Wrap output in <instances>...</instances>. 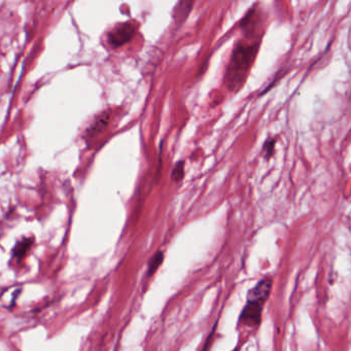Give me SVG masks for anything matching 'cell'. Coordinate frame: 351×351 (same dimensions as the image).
<instances>
[{"instance_id":"5b68a950","label":"cell","mask_w":351,"mask_h":351,"mask_svg":"<svg viewBox=\"0 0 351 351\" xmlns=\"http://www.w3.org/2000/svg\"><path fill=\"white\" fill-rule=\"evenodd\" d=\"M110 115L109 114H103L100 116L97 121L94 123V125L91 127V129L88 131L89 134L91 136H94L96 135L97 133H99L100 131H102L107 125H109V122H110Z\"/></svg>"},{"instance_id":"30bf717a","label":"cell","mask_w":351,"mask_h":351,"mask_svg":"<svg viewBox=\"0 0 351 351\" xmlns=\"http://www.w3.org/2000/svg\"><path fill=\"white\" fill-rule=\"evenodd\" d=\"M233 351H239V349H238V348H235Z\"/></svg>"},{"instance_id":"ba28073f","label":"cell","mask_w":351,"mask_h":351,"mask_svg":"<svg viewBox=\"0 0 351 351\" xmlns=\"http://www.w3.org/2000/svg\"><path fill=\"white\" fill-rule=\"evenodd\" d=\"M30 245H31V240H28V239L24 240L23 242H20L15 248V255L17 257H23L25 253L29 249Z\"/></svg>"},{"instance_id":"3957f363","label":"cell","mask_w":351,"mask_h":351,"mask_svg":"<svg viewBox=\"0 0 351 351\" xmlns=\"http://www.w3.org/2000/svg\"><path fill=\"white\" fill-rule=\"evenodd\" d=\"M137 30V26L133 23L127 22L117 26L110 34H109V42L115 46L119 47L128 41H130L133 36L135 35Z\"/></svg>"},{"instance_id":"277c9868","label":"cell","mask_w":351,"mask_h":351,"mask_svg":"<svg viewBox=\"0 0 351 351\" xmlns=\"http://www.w3.org/2000/svg\"><path fill=\"white\" fill-rule=\"evenodd\" d=\"M193 6H194L193 2H180L174 10V14H173L174 20L177 23L183 22L187 18L190 12L192 11Z\"/></svg>"},{"instance_id":"6da1fadb","label":"cell","mask_w":351,"mask_h":351,"mask_svg":"<svg viewBox=\"0 0 351 351\" xmlns=\"http://www.w3.org/2000/svg\"><path fill=\"white\" fill-rule=\"evenodd\" d=\"M258 48L259 42L239 41L235 45L225 75V83L229 90L237 92L242 87L258 53Z\"/></svg>"},{"instance_id":"52a82bcc","label":"cell","mask_w":351,"mask_h":351,"mask_svg":"<svg viewBox=\"0 0 351 351\" xmlns=\"http://www.w3.org/2000/svg\"><path fill=\"white\" fill-rule=\"evenodd\" d=\"M183 176H184V162L180 161V162L175 164L173 171H172L171 178L173 181L178 182L183 178Z\"/></svg>"},{"instance_id":"7a4b0ae2","label":"cell","mask_w":351,"mask_h":351,"mask_svg":"<svg viewBox=\"0 0 351 351\" xmlns=\"http://www.w3.org/2000/svg\"><path fill=\"white\" fill-rule=\"evenodd\" d=\"M272 285L273 280L270 277H265L249 290L246 305L240 314V326L255 328L260 325L263 308L271 293Z\"/></svg>"},{"instance_id":"9c48e42d","label":"cell","mask_w":351,"mask_h":351,"mask_svg":"<svg viewBox=\"0 0 351 351\" xmlns=\"http://www.w3.org/2000/svg\"><path fill=\"white\" fill-rule=\"evenodd\" d=\"M274 144H275V141L273 140H269L265 143L264 145V149H265V152H266V157L267 158H270V156L272 155L273 153V148H274Z\"/></svg>"},{"instance_id":"8992f818","label":"cell","mask_w":351,"mask_h":351,"mask_svg":"<svg viewBox=\"0 0 351 351\" xmlns=\"http://www.w3.org/2000/svg\"><path fill=\"white\" fill-rule=\"evenodd\" d=\"M163 260H164V253L161 252V250H159V252L156 253L155 256L150 259V261L148 263V269H147V275L148 276L153 275L157 271V269L163 263Z\"/></svg>"}]
</instances>
